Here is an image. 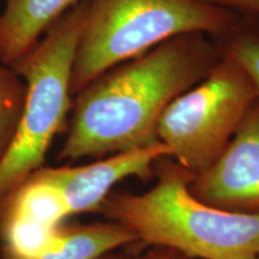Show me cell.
<instances>
[{
	"label": "cell",
	"mask_w": 259,
	"mask_h": 259,
	"mask_svg": "<svg viewBox=\"0 0 259 259\" xmlns=\"http://www.w3.org/2000/svg\"><path fill=\"white\" fill-rule=\"evenodd\" d=\"M221 58L205 34H184L121 63L76 95L57 160L103 158L158 143L161 115Z\"/></svg>",
	"instance_id": "1"
},
{
	"label": "cell",
	"mask_w": 259,
	"mask_h": 259,
	"mask_svg": "<svg viewBox=\"0 0 259 259\" xmlns=\"http://www.w3.org/2000/svg\"><path fill=\"white\" fill-rule=\"evenodd\" d=\"M27 84L12 67L0 61V162L8 154L22 119Z\"/></svg>",
	"instance_id": "10"
},
{
	"label": "cell",
	"mask_w": 259,
	"mask_h": 259,
	"mask_svg": "<svg viewBox=\"0 0 259 259\" xmlns=\"http://www.w3.org/2000/svg\"><path fill=\"white\" fill-rule=\"evenodd\" d=\"M80 0H6L0 14V61L11 67Z\"/></svg>",
	"instance_id": "8"
},
{
	"label": "cell",
	"mask_w": 259,
	"mask_h": 259,
	"mask_svg": "<svg viewBox=\"0 0 259 259\" xmlns=\"http://www.w3.org/2000/svg\"><path fill=\"white\" fill-rule=\"evenodd\" d=\"M137 239L126 227L114 221L90 225H61V244L56 251L23 255L0 247V259H99Z\"/></svg>",
	"instance_id": "9"
},
{
	"label": "cell",
	"mask_w": 259,
	"mask_h": 259,
	"mask_svg": "<svg viewBox=\"0 0 259 259\" xmlns=\"http://www.w3.org/2000/svg\"><path fill=\"white\" fill-rule=\"evenodd\" d=\"M189 189L213 208L259 215V99L221 156L194 174Z\"/></svg>",
	"instance_id": "6"
},
{
	"label": "cell",
	"mask_w": 259,
	"mask_h": 259,
	"mask_svg": "<svg viewBox=\"0 0 259 259\" xmlns=\"http://www.w3.org/2000/svg\"><path fill=\"white\" fill-rule=\"evenodd\" d=\"M246 259H259V253L252 255V257H250V258H246Z\"/></svg>",
	"instance_id": "15"
},
{
	"label": "cell",
	"mask_w": 259,
	"mask_h": 259,
	"mask_svg": "<svg viewBox=\"0 0 259 259\" xmlns=\"http://www.w3.org/2000/svg\"><path fill=\"white\" fill-rule=\"evenodd\" d=\"M169 155V148L158 142L147 148L109 155L84 166L41 167L32 174L60 193L70 216L99 212L103 200L119 181L132 177L150 180L155 162Z\"/></svg>",
	"instance_id": "7"
},
{
	"label": "cell",
	"mask_w": 259,
	"mask_h": 259,
	"mask_svg": "<svg viewBox=\"0 0 259 259\" xmlns=\"http://www.w3.org/2000/svg\"><path fill=\"white\" fill-rule=\"evenodd\" d=\"M88 0H80L51 24L37 44L12 65L27 84L17 134L0 162V208L34 171L44 167L53 139L67 126L72 108L71 77Z\"/></svg>",
	"instance_id": "4"
},
{
	"label": "cell",
	"mask_w": 259,
	"mask_h": 259,
	"mask_svg": "<svg viewBox=\"0 0 259 259\" xmlns=\"http://www.w3.org/2000/svg\"><path fill=\"white\" fill-rule=\"evenodd\" d=\"M258 99L247 71L221 53L205 78L167 107L158 121V141L169 148V157L198 174L221 156Z\"/></svg>",
	"instance_id": "5"
},
{
	"label": "cell",
	"mask_w": 259,
	"mask_h": 259,
	"mask_svg": "<svg viewBox=\"0 0 259 259\" xmlns=\"http://www.w3.org/2000/svg\"><path fill=\"white\" fill-rule=\"evenodd\" d=\"M156 184L143 193L111 192L99 212L134 233L137 242L187 259H246L259 253V215L225 211L189 189L193 174L169 156L154 164Z\"/></svg>",
	"instance_id": "2"
},
{
	"label": "cell",
	"mask_w": 259,
	"mask_h": 259,
	"mask_svg": "<svg viewBox=\"0 0 259 259\" xmlns=\"http://www.w3.org/2000/svg\"><path fill=\"white\" fill-rule=\"evenodd\" d=\"M134 259H187V258L176 250L154 246V247L151 248V250H149L147 253H144L143 255H141V257H137Z\"/></svg>",
	"instance_id": "13"
},
{
	"label": "cell",
	"mask_w": 259,
	"mask_h": 259,
	"mask_svg": "<svg viewBox=\"0 0 259 259\" xmlns=\"http://www.w3.org/2000/svg\"><path fill=\"white\" fill-rule=\"evenodd\" d=\"M240 14L198 0H88L74 54L71 94L105 71L184 34L226 38L239 31Z\"/></svg>",
	"instance_id": "3"
},
{
	"label": "cell",
	"mask_w": 259,
	"mask_h": 259,
	"mask_svg": "<svg viewBox=\"0 0 259 259\" xmlns=\"http://www.w3.org/2000/svg\"><path fill=\"white\" fill-rule=\"evenodd\" d=\"M99 259H131V258L126 257V255H122V254H114V253H108V254L103 255V257L99 258Z\"/></svg>",
	"instance_id": "14"
},
{
	"label": "cell",
	"mask_w": 259,
	"mask_h": 259,
	"mask_svg": "<svg viewBox=\"0 0 259 259\" xmlns=\"http://www.w3.org/2000/svg\"><path fill=\"white\" fill-rule=\"evenodd\" d=\"M220 45L221 53L238 61L250 74L259 93V36L241 28Z\"/></svg>",
	"instance_id": "11"
},
{
	"label": "cell",
	"mask_w": 259,
	"mask_h": 259,
	"mask_svg": "<svg viewBox=\"0 0 259 259\" xmlns=\"http://www.w3.org/2000/svg\"><path fill=\"white\" fill-rule=\"evenodd\" d=\"M204 4L219 6L240 14L241 16H259V0H198Z\"/></svg>",
	"instance_id": "12"
}]
</instances>
